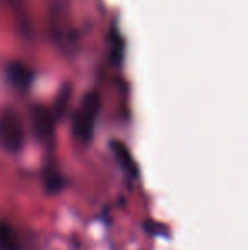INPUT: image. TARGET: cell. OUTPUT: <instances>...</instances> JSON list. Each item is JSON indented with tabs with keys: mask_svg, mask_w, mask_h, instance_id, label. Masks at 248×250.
<instances>
[{
	"mask_svg": "<svg viewBox=\"0 0 248 250\" xmlns=\"http://www.w3.org/2000/svg\"><path fill=\"white\" fill-rule=\"evenodd\" d=\"M114 151H116V157L121 160V165H123L124 170L131 172V175H136V168H134V164H133L131 157H129L128 150L124 148L123 145H119V143H114Z\"/></svg>",
	"mask_w": 248,
	"mask_h": 250,
	"instance_id": "277c9868",
	"label": "cell"
},
{
	"mask_svg": "<svg viewBox=\"0 0 248 250\" xmlns=\"http://www.w3.org/2000/svg\"><path fill=\"white\" fill-rule=\"evenodd\" d=\"M24 143V131L16 114L0 116V145L10 153H17Z\"/></svg>",
	"mask_w": 248,
	"mask_h": 250,
	"instance_id": "6da1fadb",
	"label": "cell"
},
{
	"mask_svg": "<svg viewBox=\"0 0 248 250\" xmlns=\"http://www.w3.org/2000/svg\"><path fill=\"white\" fill-rule=\"evenodd\" d=\"M97 109H99L97 99L95 97H89V99L83 102V107L80 109V112L76 114L75 135L82 142H89L92 138L94 125H95V118H97Z\"/></svg>",
	"mask_w": 248,
	"mask_h": 250,
	"instance_id": "7a4b0ae2",
	"label": "cell"
},
{
	"mask_svg": "<svg viewBox=\"0 0 248 250\" xmlns=\"http://www.w3.org/2000/svg\"><path fill=\"white\" fill-rule=\"evenodd\" d=\"M0 250H22L19 233L5 220H0Z\"/></svg>",
	"mask_w": 248,
	"mask_h": 250,
	"instance_id": "3957f363",
	"label": "cell"
}]
</instances>
